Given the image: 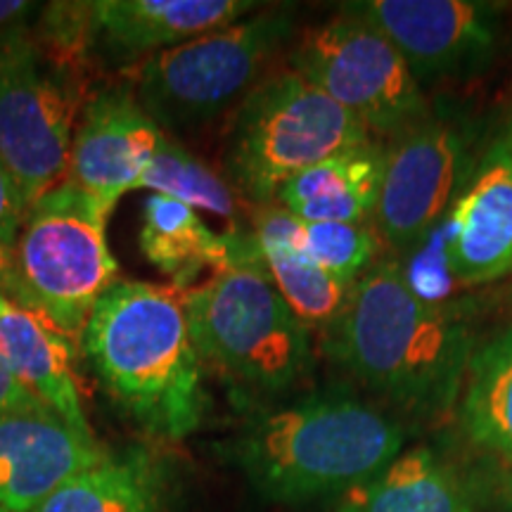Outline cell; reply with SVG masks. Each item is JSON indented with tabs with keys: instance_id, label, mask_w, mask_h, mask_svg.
I'll return each mask as SVG.
<instances>
[{
	"instance_id": "cell-1",
	"label": "cell",
	"mask_w": 512,
	"mask_h": 512,
	"mask_svg": "<svg viewBox=\"0 0 512 512\" xmlns=\"http://www.w3.org/2000/svg\"><path fill=\"white\" fill-rule=\"evenodd\" d=\"M475 344L456 309L427 299L394 259L377 261L347 311L323 330L330 361L413 418L456 406Z\"/></svg>"
},
{
	"instance_id": "cell-2",
	"label": "cell",
	"mask_w": 512,
	"mask_h": 512,
	"mask_svg": "<svg viewBox=\"0 0 512 512\" xmlns=\"http://www.w3.org/2000/svg\"><path fill=\"white\" fill-rule=\"evenodd\" d=\"M76 347L107 399L147 441L169 446L202 427L207 370L181 290L119 280L95 304Z\"/></svg>"
},
{
	"instance_id": "cell-3",
	"label": "cell",
	"mask_w": 512,
	"mask_h": 512,
	"mask_svg": "<svg viewBox=\"0 0 512 512\" xmlns=\"http://www.w3.org/2000/svg\"><path fill=\"white\" fill-rule=\"evenodd\" d=\"M394 415L347 392H316L261 406L223 446L264 501L299 505L344 496L403 453Z\"/></svg>"
},
{
	"instance_id": "cell-4",
	"label": "cell",
	"mask_w": 512,
	"mask_h": 512,
	"mask_svg": "<svg viewBox=\"0 0 512 512\" xmlns=\"http://www.w3.org/2000/svg\"><path fill=\"white\" fill-rule=\"evenodd\" d=\"M190 335L207 373L245 401H271L313 366L311 330L261 266L259 249L183 292Z\"/></svg>"
},
{
	"instance_id": "cell-5",
	"label": "cell",
	"mask_w": 512,
	"mask_h": 512,
	"mask_svg": "<svg viewBox=\"0 0 512 512\" xmlns=\"http://www.w3.org/2000/svg\"><path fill=\"white\" fill-rule=\"evenodd\" d=\"M373 140L361 121L287 69L235 107L223 133L221 176L249 207H266L299 171Z\"/></svg>"
},
{
	"instance_id": "cell-6",
	"label": "cell",
	"mask_w": 512,
	"mask_h": 512,
	"mask_svg": "<svg viewBox=\"0 0 512 512\" xmlns=\"http://www.w3.org/2000/svg\"><path fill=\"white\" fill-rule=\"evenodd\" d=\"M110 216L93 195L64 181L31 204L10 247L8 299L74 344L102 294L121 280L107 245Z\"/></svg>"
},
{
	"instance_id": "cell-7",
	"label": "cell",
	"mask_w": 512,
	"mask_h": 512,
	"mask_svg": "<svg viewBox=\"0 0 512 512\" xmlns=\"http://www.w3.org/2000/svg\"><path fill=\"white\" fill-rule=\"evenodd\" d=\"M294 34V10L275 5L164 50L138 69L140 107L169 133H188L240 105Z\"/></svg>"
},
{
	"instance_id": "cell-8",
	"label": "cell",
	"mask_w": 512,
	"mask_h": 512,
	"mask_svg": "<svg viewBox=\"0 0 512 512\" xmlns=\"http://www.w3.org/2000/svg\"><path fill=\"white\" fill-rule=\"evenodd\" d=\"M31 27L0 36V159L29 207L67 181L88 102L83 74L55 62Z\"/></svg>"
},
{
	"instance_id": "cell-9",
	"label": "cell",
	"mask_w": 512,
	"mask_h": 512,
	"mask_svg": "<svg viewBox=\"0 0 512 512\" xmlns=\"http://www.w3.org/2000/svg\"><path fill=\"white\" fill-rule=\"evenodd\" d=\"M290 69L361 121L375 140L396 138L432 110L394 43L344 8L304 31L290 53Z\"/></svg>"
},
{
	"instance_id": "cell-10",
	"label": "cell",
	"mask_w": 512,
	"mask_h": 512,
	"mask_svg": "<svg viewBox=\"0 0 512 512\" xmlns=\"http://www.w3.org/2000/svg\"><path fill=\"white\" fill-rule=\"evenodd\" d=\"M482 124L460 110H430L384 145L373 226L382 245L413 252L446 219L482 152Z\"/></svg>"
},
{
	"instance_id": "cell-11",
	"label": "cell",
	"mask_w": 512,
	"mask_h": 512,
	"mask_svg": "<svg viewBox=\"0 0 512 512\" xmlns=\"http://www.w3.org/2000/svg\"><path fill=\"white\" fill-rule=\"evenodd\" d=\"M342 8L387 36L420 86L486 74L508 36V5L486 0H361Z\"/></svg>"
},
{
	"instance_id": "cell-12",
	"label": "cell",
	"mask_w": 512,
	"mask_h": 512,
	"mask_svg": "<svg viewBox=\"0 0 512 512\" xmlns=\"http://www.w3.org/2000/svg\"><path fill=\"white\" fill-rule=\"evenodd\" d=\"M444 221V266L460 287L512 275V114L484 140Z\"/></svg>"
},
{
	"instance_id": "cell-13",
	"label": "cell",
	"mask_w": 512,
	"mask_h": 512,
	"mask_svg": "<svg viewBox=\"0 0 512 512\" xmlns=\"http://www.w3.org/2000/svg\"><path fill=\"white\" fill-rule=\"evenodd\" d=\"M162 133L133 86L102 88L88 98L76 124L67 181L112 214L128 190H138Z\"/></svg>"
},
{
	"instance_id": "cell-14",
	"label": "cell",
	"mask_w": 512,
	"mask_h": 512,
	"mask_svg": "<svg viewBox=\"0 0 512 512\" xmlns=\"http://www.w3.org/2000/svg\"><path fill=\"white\" fill-rule=\"evenodd\" d=\"M252 0H88L91 60H150L252 15ZM143 60V62H145Z\"/></svg>"
},
{
	"instance_id": "cell-15",
	"label": "cell",
	"mask_w": 512,
	"mask_h": 512,
	"mask_svg": "<svg viewBox=\"0 0 512 512\" xmlns=\"http://www.w3.org/2000/svg\"><path fill=\"white\" fill-rule=\"evenodd\" d=\"M183 491L181 458L164 444L140 441L107 448L31 512H178Z\"/></svg>"
},
{
	"instance_id": "cell-16",
	"label": "cell",
	"mask_w": 512,
	"mask_h": 512,
	"mask_svg": "<svg viewBox=\"0 0 512 512\" xmlns=\"http://www.w3.org/2000/svg\"><path fill=\"white\" fill-rule=\"evenodd\" d=\"M105 451L48 408L0 413V505L31 512Z\"/></svg>"
},
{
	"instance_id": "cell-17",
	"label": "cell",
	"mask_w": 512,
	"mask_h": 512,
	"mask_svg": "<svg viewBox=\"0 0 512 512\" xmlns=\"http://www.w3.org/2000/svg\"><path fill=\"white\" fill-rule=\"evenodd\" d=\"M138 245L159 273L169 275L171 287L185 292L200 285L204 271L221 273L245 259L254 249V235L242 226L216 233L197 209L150 192L140 214Z\"/></svg>"
},
{
	"instance_id": "cell-18",
	"label": "cell",
	"mask_w": 512,
	"mask_h": 512,
	"mask_svg": "<svg viewBox=\"0 0 512 512\" xmlns=\"http://www.w3.org/2000/svg\"><path fill=\"white\" fill-rule=\"evenodd\" d=\"M72 344L48 320L0 294V356L5 366L48 411L74 430L93 434L74 377Z\"/></svg>"
},
{
	"instance_id": "cell-19",
	"label": "cell",
	"mask_w": 512,
	"mask_h": 512,
	"mask_svg": "<svg viewBox=\"0 0 512 512\" xmlns=\"http://www.w3.org/2000/svg\"><path fill=\"white\" fill-rule=\"evenodd\" d=\"M302 221L278 204L252 207V230L261 266L294 316L313 330H328L347 311L356 283L320 271L299 252Z\"/></svg>"
},
{
	"instance_id": "cell-20",
	"label": "cell",
	"mask_w": 512,
	"mask_h": 512,
	"mask_svg": "<svg viewBox=\"0 0 512 512\" xmlns=\"http://www.w3.org/2000/svg\"><path fill=\"white\" fill-rule=\"evenodd\" d=\"M384 171V145L373 143L337 152L292 176L275 204L304 223L373 221Z\"/></svg>"
},
{
	"instance_id": "cell-21",
	"label": "cell",
	"mask_w": 512,
	"mask_h": 512,
	"mask_svg": "<svg viewBox=\"0 0 512 512\" xmlns=\"http://www.w3.org/2000/svg\"><path fill=\"white\" fill-rule=\"evenodd\" d=\"M337 512H475V494L430 448H408L339 496Z\"/></svg>"
},
{
	"instance_id": "cell-22",
	"label": "cell",
	"mask_w": 512,
	"mask_h": 512,
	"mask_svg": "<svg viewBox=\"0 0 512 512\" xmlns=\"http://www.w3.org/2000/svg\"><path fill=\"white\" fill-rule=\"evenodd\" d=\"M456 408L460 430L472 444L512 460V323L475 344Z\"/></svg>"
},
{
	"instance_id": "cell-23",
	"label": "cell",
	"mask_w": 512,
	"mask_h": 512,
	"mask_svg": "<svg viewBox=\"0 0 512 512\" xmlns=\"http://www.w3.org/2000/svg\"><path fill=\"white\" fill-rule=\"evenodd\" d=\"M138 188L150 190L152 195H164L178 200L197 211L219 216L230 228L238 226L240 197L226 183V178L209 169L200 157L185 150L176 140L162 133L155 157L140 178Z\"/></svg>"
},
{
	"instance_id": "cell-24",
	"label": "cell",
	"mask_w": 512,
	"mask_h": 512,
	"mask_svg": "<svg viewBox=\"0 0 512 512\" xmlns=\"http://www.w3.org/2000/svg\"><path fill=\"white\" fill-rule=\"evenodd\" d=\"M380 235L370 223H304L299 252L320 271L347 283H358L377 264Z\"/></svg>"
},
{
	"instance_id": "cell-25",
	"label": "cell",
	"mask_w": 512,
	"mask_h": 512,
	"mask_svg": "<svg viewBox=\"0 0 512 512\" xmlns=\"http://www.w3.org/2000/svg\"><path fill=\"white\" fill-rule=\"evenodd\" d=\"M29 204L24 200L22 190L10 174V169L0 159V247H12L17 230L27 216Z\"/></svg>"
},
{
	"instance_id": "cell-26",
	"label": "cell",
	"mask_w": 512,
	"mask_h": 512,
	"mask_svg": "<svg viewBox=\"0 0 512 512\" xmlns=\"http://www.w3.org/2000/svg\"><path fill=\"white\" fill-rule=\"evenodd\" d=\"M29 408H46L34 394L22 387V382L10 373L0 356V413L5 411H29Z\"/></svg>"
},
{
	"instance_id": "cell-27",
	"label": "cell",
	"mask_w": 512,
	"mask_h": 512,
	"mask_svg": "<svg viewBox=\"0 0 512 512\" xmlns=\"http://www.w3.org/2000/svg\"><path fill=\"white\" fill-rule=\"evenodd\" d=\"M41 12V5L29 0H0V36L19 27H29Z\"/></svg>"
},
{
	"instance_id": "cell-28",
	"label": "cell",
	"mask_w": 512,
	"mask_h": 512,
	"mask_svg": "<svg viewBox=\"0 0 512 512\" xmlns=\"http://www.w3.org/2000/svg\"><path fill=\"white\" fill-rule=\"evenodd\" d=\"M498 463H501V472L496 479L498 498L505 508L512 510V460H498Z\"/></svg>"
},
{
	"instance_id": "cell-29",
	"label": "cell",
	"mask_w": 512,
	"mask_h": 512,
	"mask_svg": "<svg viewBox=\"0 0 512 512\" xmlns=\"http://www.w3.org/2000/svg\"><path fill=\"white\" fill-rule=\"evenodd\" d=\"M8 285H10V249L0 247V294L8 297Z\"/></svg>"
},
{
	"instance_id": "cell-30",
	"label": "cell",
	"mask_w": 512,
	"mask_h": 512,
	"mask_svg": "<svg viewBox=\"0 0 512 512\" xmlns=\"http://www.w3.org/2000/svg\"><path fill=\"white\" fill-rule=\"evenodd\" d=\"M0 512H12V510H8V508H3V505H0Z\"/></svg>"
}]
</instances>
